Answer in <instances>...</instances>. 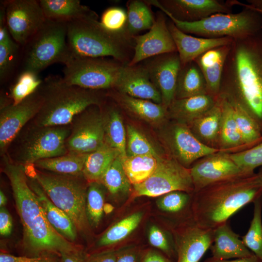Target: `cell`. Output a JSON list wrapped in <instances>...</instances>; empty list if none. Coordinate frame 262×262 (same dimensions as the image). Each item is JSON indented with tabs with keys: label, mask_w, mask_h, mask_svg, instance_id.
I'll return each instance as SVG.
<instances>
[{
	"label": "cell",
	"mask_w": 262,
	"mask_h": 262,
	"mask_svg": "<svg viewBox=\"0 0 262 262\" xmlns=\"http://www.w3.org/2000/svg\"><path fill=\"white\" fill-rule=\"evenodd\" d=\"M38 75L29 71H22L10 88L9 97L12 104L20 103L38 90L43 82Z\"/></svg>",
	"instance_id": "cell-43"
},
{
	"label": "cell",
	"mask_w": 262,
	"mask_h": 262,
	"mask_svg": "<svg viewBox=\"0 0 262 262\" xmlns=\"http://www.w3.org/2000/svg\"><path fill=\"white\" fill-rule=\"evenodd\" d=\"M177 262H199L213 242V229L197 226L194 220L173 229Z\"/></svg>",
	"instance_id": "cell-20"
},
{
	"label": "cell",
	"mask_w": 262,
	"mask_h": 262,
	"mask_svg": "<svg viewBox=\"0 0 262 262\" xmlns=\"http://www.w3.org/2000/svg\"><path fill=\"white\" fill-rule=\"evenodd\" d=\"M148 239L152 246L163 251L169 258H177L173 234L169 235L157 226L152 225L149 229Z\"/></svg>",
	"instance_id": "cell-48"
},
{
	"label": "cell",
	"mask_w": 262,
	"mask_h": 262,
	"mask_svg": "<svg viewBox=\"0 0 262 262\" xmlns=\"http://www.w3.org/2000/svg\"><path fill=\"white\" fill-rule=\"evenodd\" d=\"M237 13H217L195 22L179 20L162 11L183 32L200 37L244 38L262 30V15L246 6Z\"/></svg>",
	"instance_id": "cell-7"
},
{
	"label": "cell",
	"mask_w": 262,
	"mask_h": 262,
	"mask_svg": "<svg viewBox=\"0 0 262 262\" xmlns=\"http://www.w3.org/2000/svg\"><path fill=\"white\" fill-rule=\"evenodd\" d=\"M145 1L139 0H130L127 5V32L131 36L142 31L149 30L155 19Z\"/></svg>",
	"instance_id": "cell-39"
},
{
	"label": "cell",
	"mask_w": 262,
	"mask_h": 262,
	"mask_svg": "<svg viewBox=\"0 0 262 262\" xmlns=\"http://www.w3.org/2000/svg\"><path fill=\"white\" fill-rule=\"evenodd\" d=\"M70 132V124L41 126L31 121L11 142L5 155L12 162L23 166L65 155L68 152L66 141Z\"/></svg>",
	"instance_id": "cell-6"
},
{
	"label": "cell",
	"mask_w": 262,
	"mask_h": 262,
	"mask_svg": "<svg viewBox=\"0 0 262 262\" xmlns=\"http://www.w3.org/2000/svg\"><path fill=\"white\" fill-rule=\"evenodd\" d=\"M164 138L172 158L188 168L194 162L220 150L202 143L187 125L177 121L168 127Z\"/></svg>",
	"instance_id": "cell-15"
},
{
	"label": "cell",
	"mask_w": 262,
	"mask_h": 262,
	"mask_svg": "<svg viewBox=\"0 0 262 262\" xmlns=\"http://www.w3.org/2000/svg\"><path fill=\"white\" fill-rule=\"evenodd\" d=\"M42 105L32 122L41 126L69 125L74 117L90 106H101L98 91L66 84L62 77L49 76L39 88Z\"/></svg>",
	"instance_id": "cell-4"
},
{
	"label": "cell",
	"mask_w": 262,
	"mask_h": 262,
	"mask_svg": "<svg viewBox=\"0 0 262 262\" xmlns=\"http://www.w3.org/2000/svg\"><path fill=\"white\" fill-rule=\"evenodd\" d=\"M219 96L262 118V30L233 40L225 62Z\"/></svg>",
	"instance_id": "cell-2"
},
{
	"label": "cell",
	"mask_w": 262,
	"mask_h": 262,
	"mask_svg": "<svg viewBox=\"0 0 262 262\" xmlns=\"http://www.w3.org/2000/svg\"><path fill=\"white\" fill-rule=\"evenodd\" d=\"M167 25L177 48L181 66L194 61L211 49L231 44L234 40L229 37L216 38L195 37L180 30L171 20L167 22Z\"/></svg>",
	"instance_id": "cell-22"
},
{
	"label": "cell",
	"mask_w": 262,
	"mask_h": 262,
	"mask_svg": "<svg viewBox=\"0 0 262 262\" xmlns=\"http://www.w3.org/2000/svg\"><path fill=\"white\" fill-rule=\"evenodd\" d=\"M85 252L82 248L74 251L61 253L60 262H85Z\"/></svg>",
	"instance_id": "cell-54"
},
{
	"label": "cell",
	"mask_w": 262,
	"mask_h": 262,
	"mask_svg": "<svg viewBox=\"0 0 262 262\" xmlns=\"http://www.w3.org/2000/svg\"><path fill=\"white\" fill-rule=\"evenodd\" d=\"M217 98L210 94H203L174 99L168 108L167 112L176 121L189 126L210 110L215 104Z\"/></svg>",
	"instance_id": "cell-26"
},
{
	"label": "cell",
	"mask_w": 262,
	"mask_h": 262,
	"mask_svg": "<svg viewBox=\"0 0 262 262\" xmlns=\"http://www.w3.org/2000/svg\"><path fill=\"white\" fill-rule=\"evenodd\" d=\"M141 262H173L169 257L153 249L143 252Z\"/></svg>",
	"instance_id": "cell-53"
},
{
	"label": "cell",
	"mask_w": 262,
	"mask_h": 262,
	"mask_svg": "<svg viewBox=\"0 0 262 262\" xmlns=\"http://www.w3.org/2000/svg\"><path fill=\"white\" fill-rule=\"evenodd\" d=\"M90 17L67 23V42L73 57H111L128 64L134 53L133 37L106 30Z\"/></svg>",
	"instance_id": "cell-5"
},
{
	"label": "cell",
	"mask_w": 262,
	"mask_h": 262,
	"mask_svg": "<svg viewBox=\"0 0 262 262\" xmlns=\"http://www.w3.org/2000/svg\"><path fill=\"white\" fill-rule=\"evenodd\" d=\"M248 6L257 10L262 11V0H247Z\"/></svg>",
	"instance_id": "cell-56"
},
{
	"label": "cell",
	"mask_w": 262,
	"mask_h": 262,
	"mask_svg": "<svg viewBox=\"0 0 262 262\" xmlns=\"http://www.w3.org/2000/svg\"><path fill=\"white\" fill-rule=\"evenodd\" d=\"M101 106L92 105L76 115L66 141L68 152L88 154L105 143V120Z\"/></svg>",
	"instance_id": "cell-12"
},
{
	"label": "cell",
	"mask_w": 262,
	"mask_h": 262,
	"mask_svg": "<svg viewBox=\"0 0 262 262\" xmlns=\"http://www.w3.org/2000/svg\"><path fill=\"white\" fill-rule=\"evenodd\" d=\"M150 80L160 92L162 104L168 109L175 99L181 63L177 51L149 58L143 65Z\"/></svg>",
	"instance_id": "cell-19"
},
{
	"label": "cell",
	"mask_w": 262,
	"mask_h": 262,
	"mask_svg": "<svg viewBox=\"0 0 262 262\" xmlns=\"http://www.w3.org/2000/svg\"><path fill=\"white\" fill-rule=\"evenodd\" d=\"M117 250L106 249L90 253H85V262H116Z\"/></svg>",
	"instance_id": "cell-51"
},
{
	"label": "cell",
	"mask_w": 262,
	"mask_h": 262,
	"mask_svg": "<svg viewBox=\"0 0 262 262\" xmlns=\"http://www.w3.org/2000/svg\"><path fill=\"white\" fill-rule=\"evenodd\" d=\"M253 218L246 233L242 240L246 246L257 257L262 259V195L254 202Z\"/></svg>",
	"instance_id": "cell-41"
},
{
	"label": "cell",
	"mask_w": 262,
	"mask_h": 262,
	"mask_svg": "<svg viewBox=\"0 0 262 262\" xmlns=\"http://www.w3.org/2000/svg\"><path fill=\"white\" fill-rule=\"evenodd\" d=\"M3 170L8 177L17 213L23 226L20 255L40 256L78 250L82 247L60 234L48 220L36 195L30 187L24 166L2 156Z\"/></svg>",
	"instance_id": "cell-1"
},
{
	"label": "cell",
	"mask_w": 262,
	"mask_h": 262,
	"mask_svg": "<svg viewBox=\"0 0 262 262\" xmlns=\"http://www.w3.org/2000/svg\"><path fill=\"white\" fill-rule=\"evenodd\" d=\"M114 89L133 98L162 104L161 94L144 65L126 64Z\"/></svg>",
	"instance_id": "cell-21"
},
{
	"label": "cell",
	"mask_w": 262,
	"mask_h": 262,
	"mask_svg": "<svg viewBox=\"0 0 262 262\" xmlns=\"http://www.w3.org/2000/svg\"><path fill=\"white\" fill-rule=\"evenodd\" d=\"M116 91L113 96L119 104L125 110L147 122L152 124L160 123L168 113L167 109L162 104Z\"/></svg>",
	"instance_id": "cell-29"
},
{
	"label": "cell",
	"mask_w": 262,
	"mask_h": 262,
	"mask_svg": "<svg viewBox=\"0 0 262 262\" xmlns=\"http://www.w3.org/2000/svg\"><path fill=\"white\" fill-rule=\"evenodd\" d=\"M210 250L212 258L229 260L254 254L231 228L228 221L213 229V242Z\"/></svg>",
	"instance_id": "cell-23"
},
{
	"label": "cell",
	"mask_w": 262,
	"mask_h": 262,
	"mask_svg": "<svg viewBox=\"0 0 262 262\" xmlns=\"http://www.w3.org/2000/svg\"><path fill=\"white\" fill-rule=\"evenodd\" d=\"M143 251L135 246H127L117 250L116 262H141Z\"/></svg>",
	"instance_id": "cell-50"
},
{
	"label": "cell",
	"mask_w": 262,
	"mask_h": 262,
	"mask_svg": "<svg viewBox=\"0 0 262 262\" xmlns=\"http://www.w3.org/2000/svg\"><path fill=\"white\" fill-rule=\"evenodd\" d=\"M254 179L256 184L262 187V171L254 174Z\"/></svg>",
	"instance_id": "cell-57"
},
{
	"label": "cell",
	"mask_w": 262,
	"mask_h": 262,
	"mask_svg": "<svg viewBox=\"0 0 262 262\" xmlns=\"http://www.w3.org/2000/svg\"><path fill=\"white\" fill-rule=\"evenodd\" d=\"M134 46L129 66L162 54L177 51L164 15L159 13L149 31L133 37Z\"/></svg>",
	"instance_id": "cell-18"
},
{
	"label": "cell",
	"mask_w": 262,
	"mask_h": 262,
	"mask_svg": "<svg viewBox=\"0 0 262 262\" xmlns=\"http://www.w3.org/2000/svg\"><path fill=\"white\" fill-rule=\"evenodd\" d=\"M230 156L245 175H251L255 168L262 166V143L247 150L230 154Z\"/></svg>",
	"instance_id": "cell-47"
},
{
	"label": "cell",
	"mask_w": 262,
	"mask_h": 262,
	"mask_svg": "<svg viewBox=\"0 0 262 262\" xmlns=\"http://www.w3.org/2000/svg\"><path fill=\"white\" fill-rule=\"evenodd\" d=\"M203 262H262V259L253 254L249 257L229 260H217L210 257Z\"/></svg>",
	"instance_id": "cell-55"
},
{
	"label": "cell",
	"mask_w": 262,
	"mask_h": 262,
	"mask_svg": "<svg viewBox=\"0 0 262 262\" xmlns=\"http://www.w3.org/2000/svg\"><path fill=\"white\" fill-rule=\"evenodd\" d=\"M174 191L194 193L190 169L172 157L160 156L153 173L143 182L133 185L132 197L160 196Z\"/></svg>",
	"instance_id": "cell-11"
},
{
	"label": "cell",
	"mask_w": 262,
	"mask_h": 262,
	"mask_svg": "<svg viewBox=\"0 0 262 262\" xmlns=\"http://www.w3.org/2000/svg\"><path fill=\"white\" fill-rule=\"evenodd\" d=\"M100 183L114 197L126 196L131 190V183L123 167L119 156L112 162L103 176Z\"/></svg>",
	"instance_id": "cell-40"
},
{
	"label": "cell",
	"mask_w": 262,
	"mask_h": 262,
	"mask_svg": "<svg viewBox=\"0 0 262 262\" xmlns=\"http://www.w3.org/2000/svg\"><path fill=\"white\" fill-rule=\"evenodd\" d=\"M158 157L151 154L127 157L122 164L131 183L133 185L146 180L155 170Z\"/></svg>",
	"instance_id": "cell-37"
},
{
	"label": "cell",
	"mask_w": 262,
	"mask_h": 262,
	"mask_svg": "<svg viewBox=\"0 0 262 262\" xmlns=\"http://www.w3.org/2000/svg\"><path fill=\"white\" fill-rule=\"evenodd\" d=\"M13 220L12 218L8 211L4 207H0V234L2 236L9 235L12 231Z\"/></svg>",
	"instance_id": "cell-52"
},
{
	"label": "cell",
	"mask_w": 262,
	"mask_h": 262,
	"mask_svg": "<svg viewBox=\"0 0 262 262\" xmlns=\"http://www.w3.org/2000/svg\"><path fill=\"white\" fill-rule=\"evenodd\" d=\"M125 65L105 57H73L65 65L62 78L68 85L84 89H114Z\"/></svg>",
	"instance_id": "cell-10"
},
{
	"label": "cell",
	"mask_w": 262,
	"mask_h": 262,
	"mask_svg": "<svg viewBox=\"0 0 262 262\" xmlns=\"http://www.w3.org/2000/svg\"><path fill=\"white\" fill-rule=\"evenodd\" d=\"M99 22L111 33L130 36L127 32V11L121 7L113 6L107 8L102 13Z\"/></svg>",
	"instance_id": "cell-46"
},
{
	"label": "cell",
	"mask_w": 262,
	"mask_h": 262,
	"mask_svg": "<svg viewBox=\"0 0 262 262\" xmlns=\"http://www.w3.org/2000/svg\"><path fill=\"white\" fill-rule=\"evenodd\" d=\"M222 115L219 137V149H233L244 146L242 138L235 120L232 105L227 99L218 97Z\"/></svg>",
	"instance_id": "cell-34"
},
{
	"label": "cell",
	"mask_w": 262,
	"mask_h": 262,
	"mask_svg": "<svg viewBox=\"0 0 262 262\" xmlns=\"http://www.w3.org/2000/svg\"><path fill=\"white\" fill-rule=\"evenodd\" d=\"M194 192L211 184L245 175L230 156L224 151L206 156L190 168Z\"/></svg>",
	"instance_id": "cell-16"
},
{
	"label": "cell",
	"mask_w": 262,
	"mask_h": 262,
	"mask_svg": "<svg viewBox=\"0 0 262 262\" xmlns=\"http://www.w3.org/2000/svg\"><path fill=\"white\" fill-rule=\"evenodd\" d=\"M7 201V198L2 190L0 191V207H4Z\"/></svg>",
	"instance_id": "cell-58"
},
{
	"label": "cell",
	"mask_w": 262,
	"mask_h": 262,
	"mask_svg": "<svg viewBox=\"0 0 262 262\" xmlns=\"http://www.w3.org/2000/svg\"><path fill=\"white\" fill-rule=\"evenodd\" d=\"M193 194L181 191H172L160 196L157 205L166 213L182 219L185 223L190 222L194 220Z\"/></svg>",
	"instance_id": "cell-33"
},
{
	"label": "cell",
	"mask_w": 262,
	"mask_h": 262,
	"mask_svg": "<svg viewBox=\"0 0 262 262\" xmlns=\"http://www.w3.org/2000/svg\"><path fill=\"white\" fill-rule=\"evenodd\" d=\"M105 143L115 149L122 162L127 158V134L122 116L115 108L104 114Z\"/></svg>",
	"instance_id": "cell-36"
},
{
	"label": "cell",
	"mask_w": 262,
	"mask_h": 262,
	"mask_svg": "<svg viewBox=\"0 0 262 262\" xmlns=\"http://www.w3.org/2000/svg\"><path fill=\"white\" fill-rule=\"evenodd\" d=\"M254 174L217 182L194 192L192 209L196 224L213 229L262 195Z\"/></svg>",
	"instance_id": "cell-3"
},
{
	"label": "cell",
	"mask_w": 262,
	"mask_h": 262,
	"mask_svg": "<svg viewBox=\"0 0 262 262\" xmlns=\"http://www.w3.org/2000/svg\"><path fill=\"white\" fill-rule=\"evenodd\" d=\"M30 187L37 196L49 223L62 236L73 243L77 237L78 230L70 217L49 198L37 180L28 178Z\"/></svg>",
	"instance_id": "cell-25"
},
{
	"label": "cell",
	"mask_w": 262,
	"mask_h": 262,
	"mask_svg": "<svg viewBox=\"0 0 262 262\" xmlns=\"http://www.w3.org/2000/svg\"><path fill=\"white\" fill-rule=\"evenodd\" d=\"M0 262H60V256L54 255L40 256H15L1 252Z\"/></svg>",
	"instance_id": "cell-49"
},
{
	"label": "cell",
	"mask_w": 262,
	"mask_h": 262,
	"mask_svg": "<svg viewBox=\"0 0 262 262\" xmlns=\"http://www.w3.org/2000/svg\"><path fill=\"white\" fill-rule=\"evenodd\" d=\"M21 47L11 36L5 10H0V80L3 82L13 73L19 59Z\"/></svg>",
	"instance_id": "cell-30"
},
{
	"label": "cell",
	"mask_w": 262,
	"mask_h": 262,
	"mask_svg": "<svg viewBox=\"0 0 262 262\" xmlns=\"http://www.w3.org/2000/svg\"><path fill=\"white\" fill-rule=\"evenodd\" d=\"M46 19L69 23L85 18L97 17V14L79 0H39Z\"/></svg>",
	"instance_id": "cell-27"
},
{
	"label": "cell",
	"mask_w": 262,
	"mask_h": 262,
	"mask_svg": "<svg viewBox=\"0 0 262 262\" xmlns=\"http://www.w3.org/2000/svg\"><path fill=\"white\" fill-rule=\"evenodd\" d=\"M230 45L211 49L195 60L204 77L209 94L215 98L220 94L224 66Z\"/></svg>",
	"instance_id": "cell-24"
},
{
	"label": "cell",
	"mask_w": 262,
	"mask_h": 262,
	"mask_svg": "<svg viewBox=\"0 0 262 262\" xmlns=\"http://www.w3.org/2000/svg\"><path fill=\"white\" fill-rule=\"evenodd\" d=\"M67 24L46 19L24 47L23 70L38 74L52 64L66 65L72 58L67 42Z\"/></svg>",
	"instance_id": "cell-9"
},
{
	"label": "cell",
	"mask_w": 262,
	"mask_h": 262,
	"mask_svg": "<svg viewBox=\"0 0 262 262\" xmlns=\"http://www.w3.org/2000/svg\"><path fill=\"white\" fill-rule=\"evenodd\" d=\"M209 94L204 77L196 62L181 66L178 77L175 99Z\"/></svg>",
	"instance_id": "cell-31"
},
{
	"label": "cell",
	"mask_w": 262,
	"mask_h": 262,
	"mask_svg": "<svg viewBox=\"0 0 262 262\" xmlns=\"http://www.w3.org/2000/svg\"><path fill=\"white\" fill-rule=\"evenodd\" d=\"M126 134L127 157L146 154L160 156L148 140L133 126L127 125Z\"/></svg>",
	"instance_id": "cell-45"
},
{
	"label": "cell",
	"mask_w": 262,
	"mask_h": 262,
	"mask_svg": "<svg viewBox=\"0 0 262 262\" xmlns=\"http://www.w3.org/2000/svg\"><path fill=\"white\" fill-rule=\"evenodd\" d=\"M238 2L236 3V4L238 5H240V6H246L247 7H249L253 10H254L255 11H256L257 12H259V13H260L262 15V10H257V9H253L249 6H248L246 4V3H242V2H241L240 1H237Z\"/></svg>",
	"instance_id": "cell-59"
},
{
	"label": "cell",
	"mask_w": 262,
	"mask_h": 262,
	"mask_svg": "<svg viewBox=\"0 0 262 262\" xmlns=\"http://www.w3.org/2000/svg\"><path fill=\"white\" fill-rule=\"evenodd\" d=\"M87 155L68 152L62 156L39 160L33 165L58 174L81 177Z\"/></svg>",
	"instance_id": "cell-35"
},
{
	"label": "cell",
	"mask_w": 262,
	"mask_h": 262,
	"mask_svg": "<svg viewBox=\"0 0 262 262\" xmlns=\"http://www.w3.org/2000/svg\"><path fill=\"white\" fill-rule=\"evenodd\" d=\"M230 103L233 107L235 120L244 146L257 141L260 139L261 134L259 126L253 116L241 105Z\"/></svg>",
	"instance_id": "cell-44"
},
{
	"label": "cell",
	"mask_w": 262,
	"mask_h": 262,
	"mask_svg": "<svg viewBox=\"0 0 262 262\" xmlns=\"http://www.w3.org/2000/svg\"><path fill=\"white\" fill-rule=\"evenodd\" d=\"M1 3L11 36L24 47L46 20L39 0H8Z\"/></svg>",
	"instance_id": "cell-13"
},
{
	"label": "cell",
	"mask_w": 262,
	"mask_h": 262,
	"mask_svg": "<svg viewBox=\"0 0 262 262\" xmlns=\"http://www.w3.org/2000/svg\"><path fill=\"white\" fill-rule=\"evenodd\" d=\"M43 103L39 88L20 103L0 108V150L3 156L13 139L38 113Z\"/></svg>",
	"instance_id": "cell-14"
},
{
	"label": "cell",
	"mask_w": 262,
	"mask_h": 262,
	"mask_svg": "<svg viewBox=\"0 0 262 262\" xmlns=\"http://www.w3.org/2000/svg\"><path fill=\"white\" fill-rule=\"evenodd\" d=\"M184 22H195L217 13H231L230 0H163L145 1Z\"/></svg>",
	"instance_id": "cell-17"
},
{
	"label": "cell",
	"mask_w": 262,
	"mask_h": 262,
	"mask_svg": "<svg viewBox=\"0 0 262 262\" xmlns=\"http://www.w3.org/2000/svg\"><path fill=\"white\" fill-rule=\"evenodd\" d=\"M32 177L37 180L51 201L70 217L78 232H88L90 225L86 210L87 187L81 177L35 171Z\"/></svg>",
	"instance_id": "cell-8"
},
{
	"label": "cell",
	"mask_w": 262,
	"mask_h": 262,
	"mask_svg": "<svg viewBox=\"0 0 262 262\" xmlns=\"http://www.w3.org/2000/svg\"><path fill=\"white\" fill-rule=\"evenodd\" d=\"M143 217L141 212H135L122 218L112 226L97 242L99 247L117 244L127 238L139 226Z\"/></svg>",
	"instance_id": "cell-38"
},
{
	"label": "cell",
	"mask_w": 262,
	"mask_h": 262,
	"mask_svg": "<svg viewBox=\"0 0 262 262\" xmlns=\"http://www.w3.org/2000/svg\"><path fill=\"white\" fill-rule=\"evenodd\" d=\"M102 184L98 182H89L87 188L86 210L90 227L99 225L104 213V194Z\"/></svg>",
	"instance_id": "cell-42"
},
{
	"label": "cell",
	"mask_w": 262,
	"mask_h": 262,
	"mask_svg": "<svg viewBox=\"0 0 262 262\" xmlns=\"http://www.w3.org/2000/svg\"><path fill=\"white\" fill-rule=\"evenodd\" d=\"M117 152L105 143L97 150L87 154L82 171L83 177L89 182H100Z\"/></svg>",
	"instance_id": "cell-32"
},
{
	"label": "cell",
	"mask_w": 262,
	"mask_h": 262,
	"mask_svg": "<svg viewBox=\"0 0 262 262\" xmlns=\"http://www.w3.org/2000/svg\"><path fill=\"white\" fill-rule=\"evenodd\" d=\"M222 115L221 106L218 97L215 104L210 110L188 126L202 143L216 148L215 147L218 146Z\"/></svg>",
	"instance_id": "cell-28"
}]
</instances>
